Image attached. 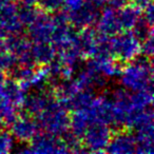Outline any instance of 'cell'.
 <instances>
[{"label":"cell","mask_w":154,"mask_h":154,"mask_svg":"<svg viewBox=\"0 0 154 154\" xmlns=\"http://www.w3.org/2000/svg\"><path fill=\"white\" fill-rule=\"evenodd\" d=\"M122 86L131 92H145L152 91L153 68L151 58L138 57L128 62L119 72Z\"/></svg>","instance_id":"6da1fadb"},{"label":"cell","mask_w":154,"mask_h":154,"mask_svg":"<svg viewBox=\"0 0 154 154\" xmlns=\"http://www.w3.org/2000/svg\"><path fill=\"white\" fill-rule=\"evenodd\" d=\"M39 128L53 135H63L70 129V115L66 108L58 99L53 98L51 103L38 114Z\"/></svg>","instance_id":"7a4b0ae2"},{"label":"cell","mask_w":154,"mask_h":154,"mask_svg":"<svg viewBox=\"0 0 154 154\" xmlns=\"http://www.w3.org/2000/svg\"><path fill=\"white\" fill-rule=\"evenodd\" d=\"M112 137V130L103 122H93L89 125L82 135L80 143L85 152L106 151Z\"/></svg>","instance_id":"3957f363"},{"label":"cell","mask_w":154,"mask_h":154,"mask_svg":"<svg viewBox=\"0 0 154 154\" xmlns=\"http://www.w3.org/2000/svg\"><path fill=\"white\" fill-rule=\"evenodd\" d=\"M24 153H66L69 152L64 139H61L57 135L37 134L30 141V146H26Z\"/></svg>","instance_id":"277c9868"},{"label":"cell","mask_w":154,"mask_h":154,"mask_svg":"<svg viewBox=\"0 0 154 154\" xmlns=\"http://www.w3.org/2000/svg\"><path fill=\"white\" fill-rule=\"evenodd\" d=\"M12 136L21 143L31 141L39 133V125L36 118L30 114H18L12 122Z\"/></svg>","instance_id":"5b68a950"},{"label":"cell","mask_w":154,"mask_h":154,"mask_svg":"<svg viewBox=\"0 0 154 154\" xmlns=\"http://www.w3.org/2000/svg\"><path fill=\"white\" fill-rule=\"evenodd\" d=\"M106 151L117 154L137 153L136 136L127 131H122V132L119 131L116 134H112Z\"/></svg>","instance_id":"8992f818"},{"label":"cell","mask_w":154,"mask_h":154,"mask_svg":"<svg viewBox=\"0 0 154 154\" xmlns=\"http://www.w3.org/2000/svg\"><path fill=\"white\" fill-rule=\"evenodd\" d=\"M55 97L52 94H48L45 92L31 94L28 97L26 96L22 107L26 111V113L32 116H36L51 103V100Z\"/></svg>","instance_id":"52a82bcc"},{"label":"cell","mask_w":154,"mask_h":154,"mask_svg":"<svg viewBox=\"0 0 154 154\" xmlns=\"http://www.w3.org/2000/svg\"><path fill=\"white\" fill-rule=\"evenodd\" d=\"M66 0H38L37 5L47 13L56 12L62 9Z\"/></svg>","instance_id":"ba28073f"},{"label":"cell","mask_w":154,"mask_h":154,"mask_svg":"<svg viewBox=\"0 0 154 154\" xmlns=\"http://www.w3.org/2000/svg\"><path fill=\"white\" fill-rule=\"evenodd\" d=\"M14 147V139L12 134L0 129V154L9 153Z\"/></svg>","instance_id":"9c48e42d"},{"label":"cell","mask_w":154,"mask_h":154,"mask_svg":"<svg viewBox=\"0 0 154 154\" xmlns=\"http://www.w3.org/2000/svg\"><path fill=\"white\" fill-rule=\"evenodd\" d=\"M131 1H132L133 5H138V7H140L141 9H143V8H145L148 3L152 2V0H131Z\"/></svg>","instance_id":"30bf717a"},{"label":"cell","mask_w":154,"mask_h":154,"mask_svg":"<svg viewBox=\"0 0 154 154\" xmlns=\"http://www.w3.org/2000/svg\"><path fill=\"white\" fill-rule=\"evenodd\" d=\"M7 1H17V0H7Z\"/></svg>","instance_id":"8fae6325"}]
</instances>
